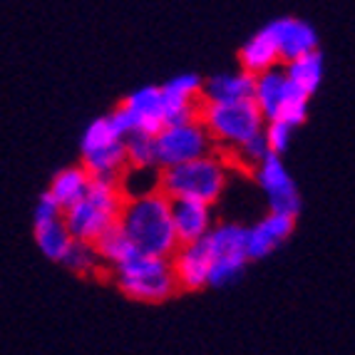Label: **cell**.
I'll list each match as a JSON object with an SVG mask.
<instances>
[{
  "mask_svg": "<svg viewBox=\"0 0 355 355\" xmlns=\"http://www.w3.org/2000/svg\"><path fill=\"white\" fill-rule=\"evenodd\" d=\"M117 224L139 254L172 259V254L179 249L172 224V202L162 191L125 202Z\"/></svg>",
  "mask_w": 355,
  "mask_h": 355,
  "instance_id": "cell-1",
  "label": "cell"
},
{
  "mask_svg": "<svg viewBox=\"0 0 355 355\" xmlns=\"http://www.w3.org/2000/svg\"><path fill=\"white\" fill-rule=\"evenodd\" d=\"M122 207H125V199L119 194L117 182L92 179L87 194L62 211V221L70 231L72 241L95 243L107 229H112L119 221Z\"/></svg>",
  "mask_w": 355,
  "mask_h": 355,
  "instance_id": "cell-2",
  "label": "cell"
},
{
  "mask_svg": "<svg viewBox=\"0 0 355 355\" xmlns=\"http://www.w3.org/2000/svg\"><path fill=\"white\" fill-rule=\"evenodd\" d=\"M229 166L226 159L214 152L202 159L187 162L162 172V194L166 199H187V202H202L211 207L226 189Z\"/></svg>",
  "mask_w": 355,
  "mask_h": 355,
  "instance_id": "cell-3",
  "label": "cell"
},
{
  "mask_svg": "<svg viewBox=\"0 0 355 355\" xmlns=\"http://www.w3.org/2000/svg\"><path fill=\"white\" fill-rule=\"evenodd\" d=\"M199 122L211 137L214 147L219 144L226 152L241 147L246 139L263 132L266 119L261 117L251 100L243 102H202Z\"/></svg>",
  "mask_w": 355,
  "mask_h": 355,
  "instance_id": "cell-4",
  "label": "cell"
},
{
  "mask_svg": "<svg viewBox=\"0 0 355 355\" xmlns=\"http://www.w3.org/2000/svg\"><path fill=\"white\" fill-rule=\"evenodd\" d=\"M112 273L122 293L130 296L132 301L162 303L169 301L179 291L172 273V263H169V259H159V256L135 254L125 263L112 268Z\"/></svg>",
  "mask_w": 355,
  "mask_h": 355,
  "instance_id": "cell-5",
  "label": "cell"
},
{
  "mask_svg": "<svg viewBox=\"0 0 355 355\" xmlns=\"http://www.w3.org/2000/svg\"><path fill=\"white\" fill-rule=\"evenodd\" d=\"M154 152H157V169L164 172L214 154V142L202 122H194L184 127H164L154 137Z\"/></svg>",
  "mask_w": 355,
  "mask_h": 355,
  "instance_id": "cell-6",
  "label": "cell"
},
{
  "mask_svg": "<svg viewBox=\"0 0 355 355\" xmlns=\"http://www.w3.org/2000/svg\"><path fill=\"white\" fill-rule=\"evenodd\" d=\"M254 177L256 184L266 194L268 211L296 219V214L301 211V194H298L296 184L291 179L284 159L276 157V154H268L266 159L254 169Z\"/></svg>",
  "mask_w": 355,
  "mask_h": 355,
  "instance_id": "cell-7",
  "label": "cell"
},
{
  "mask_svg": "<svg viewBox=\"0 0 355 355\" xmlns=\"http://www.w3.org/2000/svg\"><path fill=\"white\" fill-rule=\"evenodd\" d=\"M266 30L276 50H279V60H284V62H291V60L318 50V35H315L313 25L306 23V20L286 15V18L271 20Z\"/></svg>",
  "mask_w": 355,
  "mask_h": 355,
  "instance_id": "cell-8",
  "label": "cell"
},
{
  "mask_svg": "<svg viewBox=\"0 0 355 355\" xmlns=\"http://www.w3.org/2000/svg\"><path fill=\"white\" fill-rule=\"evenodd\" d=\"M172 263L174 281L179 288L184 291H199L204 286H209V271H211V256H209L207 243L196 241L179 246L169 259Z\"/></svg>",
  "mask_w": 355,
  "mask_h": 355,
  "instance_id": "cell-9",
  "label": "cell"
},
{
  "mask_svg": "<svg viewBox=\"0 0 355 355\" xmlns=\"http://www.w3.org/2000/svg\"><path fill=\"white\" fill-rule=\"evenodd\" d=\"M293 224H296L293 216L268 211L254 226H246V256H249V261L266 259L273 249H279L293 234Z\"/></svg>",
  "mask_w": 355,
  "mask_h": 355,
  "instance_id": "cell-10",
  "label": "cell"
},
{
  "mask_svg": "<svg viewBox=\"0 0 355 355\" xmlns=\"http://www.w3.org/2000/svg\"><path fill=\"white\" fill-rule=\"evenodd\" d=\"M169 202H172V199H169ZM172 224H174V234H177L179 246L196 243V241H202V239H207V234L214 229V211L209 204L174 199Z\"/></svg>",
  "mask_w": 355,
  "mask_h": 355,
  "instance_id": "cell-11",
  "label": "cell"
},
{
  "mask_svg": "<svg viewBox=\"0 0 355 355\" xmlns=\"http://www.w3.org/2000/svg\"><path fill=\"white\" fill-rule=\"evenodd\" d=\"M286 89H288V77L281 67H273L268 72H261L254 77V95L251 102L256 105V110L261 112V117L266 122H273L279 117L281 105H284Z\"/></svg>",
  "mask_w": 355,
  "mask_h": 355,
  "instance_id": "cell-12",
  "label": "cell"
},
{
  "mask_svg": "<svg viewBox=\"0 0 355 355\" xmlns=\"http://www.w3.org/2000/svg\"><path fill=\"white\" fill-rule=\"evenodd\" d=\"M122 105L130 107L132 112L139 117L142 135L157 137L164 130V95H162V87L147 85V87L135 89L132 95H127Z\"/></svg>",
  "mask_w": 355,
  "mask_h": 355,
  "instance_id": "cell-13",
  "label": "cell"
},
{
  "mask_svg": "<svg viewBox=\"0 0 355 355\" xmlns=\"http://www.w3.org/2000/svg\"><path fill=\"white\" fill-rule=\"evenodd\" d=\"M254 95V75L249 72H219L204 80L202 102H243Z\"/></svg>",
  "mask_w": 355,
  "mask_h": 355,
  "instance_id": "cell-14",
  "label": "cell"
},
{
  "mask_svg": "<svg viewBox=\"0 0 355 355\" xmlns=\"http://www.w3.org/2000/svg\"><path fill=\"white\" fill-rule=\"evenodd\" d=\"M209 256L214 259H249L246 256V226L236 221H221L204 239Z\"/></svg>",
  "mask_w": 355,
  "mask_h": 355,
  "instance_id": "cell-15",
  "label": "cell"
},
{
  "mask_svg": "<svg viewBox=\"0 0 355 355\" xmlns=\"http://www.w3.org/2000/svg\"><path fill=\"white\" fill-rule=\"evenodd\" d=\"M239 62H241V70L249 72V75H261V72H268L273 67H279V50L273 45L271 35H268L266 28H261L254 37H251L246 45L239 53Z\"/></svg>",
  "mask_w": 355,
  "mask_h": 355,
  "instance_id": "cell-16",
  "label": "cell"
},
{
  "mask_svg": "<svg viewBox=\"0 0 355 355\" xmlns=\"http://www.w3.org/2000/svg\"><path fill=\"white\" fill-rule=\"evenodd\" d=\"M89 182H92V177L85 172L83 164L65 166V169H60V172L53 177L48 194L53 196L55 204L65 211V209H70L72 204H77L85 194H87Z\"/></svg>",
  "mask_w": 355,
  "mask_h": 355,
  "instance_id": "cell-17",
  "label": "cell"
},
{
  "mask_svg": "<svg viewBox=\"0 0 355 355\" xmlns=\"http://www.w3.org/2000/svg\"><path fill=\"white\" fill-rule=\"evenodd\" d=\"M117 189L125 202L159 194L162 191V169H157V166H152V169H135V166H127L117 179Z\"/></svg>",
  "mask_w": 355,
  "mask_h": 355,
  "instance_id": "cell-18",
  "label": "cell"
},
{
  "mask_svg": "<svg viewBox=\"0 0 355 355\" xmlns=\"http://www.w3.org/2000/svg\"><path fill=\"white\" fill-rule=\"evenodd\" d=\"M35 243L45 259L55 261V263H62V259H65L72 246V236L70 231H67L65 221L55 219L48 221V224L35 226Z\"/></svg>",
  "mask_w": 355,
  "mask_h": 355,
  "instance_id": "cell-19",
  "label": "cell"
},
{
  "mask_svg": "<svg viewBox=\"0 0 355 355\" xmlns=\"http://www.w3.org/2000/svg\"><path fill=\"white\" fill-rule=\"evenodd\" d=\"M92 246H95L100 261L110 268V271L117 268L119 263H125V261L132 259L135 254H139V251L132 246V241L127 239V234L122 231V226L119 224H114L112 229H107L105 234L92 243Z\"/></svg>",
  "mask_w": 355,
  "mask_h": 355,
  "instance_id": "cell-20",
  "label": "cell"
},
{
  "mask_svg": "<svg viewBox=\"0 0 355 355\" xmlns=\"http://www.w3.org/2000/svg\"><path fill=\"white\" fill-rule=\"evenodd\" d=\"M284 72L288 77V83L301 87L306 95H313L315 89H318L320 80H323V55L315 50V53L291 60V62H286Z\"/></svg>",
  "mask_w": 355,
  "mask_h": 355,
  "instance_id": "cell-21",
  "label": "cell"
},
{
  "mask_svg": "<svg viewBox=\"0 0 355 355\" xmlns=\"http://www.w3.org/2000/svg\"><path fill=\"white\" fill-rule=\"evenodd\" d=\"M62 266L70 268V271L77 273V276H92V273L100 271L105 263L100 261V256H97L92 243L72 241L70 251H67V256L62 259Z\"/></svg>",
  "mask_w": 355,
  "mask_h": 355,
  "instance_id": "cell-22",
  "label": "cell"
},
{
  "mask_svg": "<svg viewBox=\"0 0 355 355\" xmlns=\"http://www.w3.org/2000/svg\"><path fill=\"white\" fill-rule=\"evenodd\" d=\"M162 92L169 100H182V102H202L204 92V80L196 72H184V75L172 77L166 85H162Z\"/></svg>",
  "mask_w": 355,
  "mask_h": 355,
  "instance_id": "cell-23",
  "label": "cell"
},
{
  "mask_svg": "<svg viewBox=\"0 0 355 355\" xmlns=\"http://www.w3.org/2000/svg\"><path fill=\"white\" fill-rule=\"evenodd\" d=\"M125 154H127V166H135V169H152V166H157L154 137H149V135L127 137Z\"/></svg>",
  "mask_w": 355,
  "mask_h": 355,
  "instance_id": "cell-24",
  "label": "cell"
},
{
  "mask_svg": "<svg viewBox=\"0 0 355 355\" xmlns=\"http://www.w3.org/2000/svg\"><path fill=\"white\" fill-rule=\"evenodd\" d=\"M308 100H311V95H306L301 87L288 83L284 105H281V112L276 119H279V122H286L288 127L303 125V122H306V114H308Z\"/></svg>",
  "mask_w": 355,
  "mask_h": 355,
  "instance_id": "cell-25",
  "label": "cell"
},
{
  "mask_svg": "<svg viewBox=\"0 0 355 355\" xmlns=\"http://www.w3.org/2000/svg\"><path fill=\"white\" fill-rule=\"evenodd\" d=\"M114 142H119V137H117V132H114V127L110 125V119L97 117L85 127L83 139H80V149H83V154H85V152H92V149L107 147V144H114Z\"/></svg>",
  "mask_w": 355,
  "mask_h": 355,
  "instance_id": "cell-26",
  "label": "cell"
},
{
  "mask_svg": "<svg viewBox=\"0 0 355 355\" xmlns=\"http://www.w3.org/2000/svg\"><path fill=\"white\" fill-rule=\"evenodd\" d=\"M226 154H231V157H236L239 164L249 166V169H256V166L261 164V162L266 159L268 154V142H266V135L263 132H259V135H254L251 139H246V142L241 144V147L236 149H229Z\"/></svg>",
  "mask_w": 355,
  "mask_h": 355,
  "instance_id": "cell-27",
  "label": "cell"
},
{
  "mask_svg": "<svg viewBox=\"0 0 355 355\" xmlns=\"http://www.w3.org/2000/svg\"><path fill=\"white\" fill-rule=\"evenodd\" d=\"M263 135H266V142H268V152L281 157V154L288 149L291 144V137H293V127H288L286 122H279V119H273V122H266L263 127Z\"/></svg>",
  "mask_w": 355,
  "mask_h": 355,
  "instance_id": "cell-28",
  "label": "cell"
},
{
  "mask_svg": "<svg viewBox=\"0 0 355 355\" xmlns=\"http://www.w3.org/2000/svg\"><path fill=\"white\" fill-rule=\"evenodd\" d=\"M55 219H62V209L55 204L53 196L45 191V194L37 199V207H35V214H33V226L37 224H48V221H55Z\"/></svg>",
  "mask_w": 355,
  "mask_h": 355,
  "instance_id": "cell-29",
  "label": "cell"
}]
</instances>
